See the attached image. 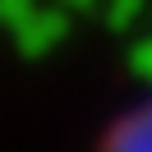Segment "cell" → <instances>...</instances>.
Here are the masks:
<instances>
[{"mask_svg":"<svg viewBox=\"0 0 152 152\" xmlns=\"http://www.w3.org/2000/svg\"><path fill=\"white\" fill-rule=\"evenodd\" d=\"M106 152H152V111L124 120L120 134H115V143H111Z\"/></svg>","mask_w":152,"mask_h":152,"instance_id":"1","label":"cell"}]
</instances>
